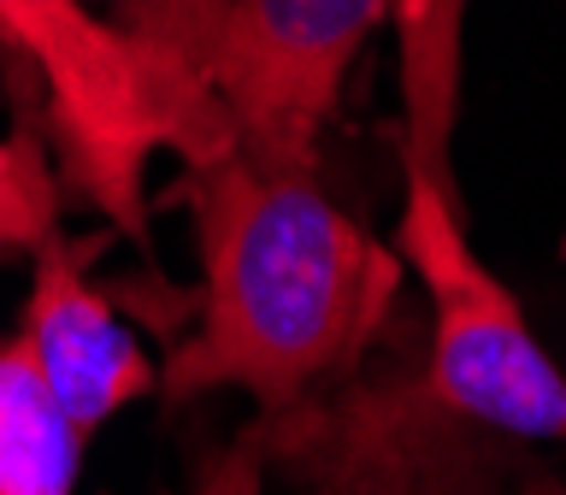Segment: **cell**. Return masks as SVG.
I'll return each mask as SVG.
<instances>
[{
	"label": "cell",
	"mask_w": 566,
	"mask_h": 495,
	"mask_svg": "<svg viewBox=\"0 0 566 495\" xmlns=\"http://www.w3.org/2000/svg\"><path fill=\"white\" fill-rule=\"evenodd\" d=\"M313 166L230 141L184 171L201 307L154 383L171 407L242 389L260 419H283L371 348L401 254L366 236Z\"/></svg>",
	"instance_id": "cell-1"
},
{
	"label": "cell",
	"mask_w": 566,
	"mask_h": 495,
	"mask_svg": "<svg viewBox=\"0 0 566 495\" xmlns=\"http://www.w3.org/2000/svg\"><path fill=\"white\" fill-rule=\"evenodd\" d=\"M0 53L30 88L53 171L106 230L148 242V166H184L230 148V118L212 83L136 30L88 12L83 0H0Z\"/></svg>",
	"instance_id": "cell-2"
},
{
	"label": "cell",
	"mask_w": 566,
	"mask_h": 495,
	"mask_svg": "<svg viewBox=\"0 0 566 495\" xmlns=\"http://www.w3.org/2000/svg\"><path fill=\"white\" fill-rule=\"evenodd\" d=\"M401 183L396 254L431 295V354H424L419 396L454 419H472L490 436L566 442V378L531 336L513 289L478 260L454 189H442L407 154Z\"/></svg>",
	"instance_id": "cell-3"
},
{
	"label": "cell",
	"mask_w": 566,
	"mask_h": 495,
	"mask_svg": "<svg viewBox=\"0 0 566 495\" xmlns=\"http://www.w3.org/2000/svg\"><path fill=\"white\" fill-rule=\"evenodd\" d=\"M384 18L389 0H230L207 60L230 141L277 159H318L336 88Z\"/></svg>",
	"instance_id": "cell-4"
},
{
	"label": "cell",
	"mask_w": 566,
	"mask_h": 495,
	"mask_svg": "<svg viewBox=\"0 0 566 495\" xmlns=\"http://www.w3.org/2000/svg\"><path fill=\"white\" fill-rule=\"evenodd\" d=\"M101 247H106V230L65 236L53 224L30 254V295H24V318L12 330L24 343L30 366L42 371V383L53 389V401L65 407L83 436L113 424L124 407L154 396L159 383V366L118 325L113 301L88 277V260Z\"/></svg>",
	"instance_id": "cell-5"
},
{
	"label": "cell",
	"mask_w": 566,
	"mask_h": 495,
	"mask_svg": "<svg viewBox=\"0 0 566 495\" xmlns=\"http://www.w3.org/2000/svg\"><path fill=\"white\" fill-rule=\"evenodd\" d=\"M502 460L490 431L442 413L413 389L366 401L318 454L313 495H495Z\"/></svg>",
	"instance_id": "cell-6"
},
{
	"label": "cell",
	"mask_w": 566,
	"mask_h": 495,
	"mask_svg": "<svg viewBox=\"0 0 566 495\" xmlns=\"http://www.w3.org/2000/svg\"><path fill=\"white\" fill-rule=\"evenodd\" d=\"M88 436L53 401L18 336H0V495H77Z\"/></svg>",
	"instance_id": "cell-7"
},
{
	"label": "cell",
	"mask_w": 566,
	"mask_h": 495,
	"mask_svg": "<svg viewBox=\"0 0 566 495\" xmlns=\"http://www.w3.org/2000/svg\"><path fill=\"white\" fill-rule=\"evenodd\" d=\"M472 0H389L401 30V101H407V141L401 154L449 183V130L460 95V30Z\"/></svg>",
	"instance_id": "cell-8"
},
{
	"label": "cell",
	"mask_w": 566,
	"mask_h": 495,
	"mask_svg": "<svg viewBox=\"0 0 566 495\" xmlns=\"http://www.w3.org/2000/svg\"><path fill=\"white\" fill-rule=\"evenodd\" d=\"M53 224H60V171L35 118L18 113V130L0 141V260H30Z\"/></svg>",
	"instance_id": "cell-9"
},
{
	"label": "cell",
	"mask_w": 566,
	"mask_h": 495,
	"mask_svg": "<svg viewBox=\"0 0 566 495\" xmlns=\"http://www.w3.org/2000/svg\"><path fill=\"white\" fill-rule=\"evenodd\" d=\"M124 7H130L124 30H136L142 42L166 48L171 60H184L189 71L207 77V60H212V42H219L230 0H124Z\"/></svg>",
	"instance_id": "cell-10"
},
{
	"label": "cell",
	"mask_w": 566,
	"mask_h": 495,
	"mask_svg": "<svg viewBox=\"0 0 566 495\" xmlns=\"http://www.w3.org/2000/svg\"><path fill=\"white\" fill-rule=\"evenodd\" d=\"M525 495H566V484H555V477H531Z\"/></svg>",
	"instance_id": "cell-11"
}]
</instances>
